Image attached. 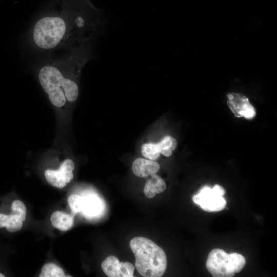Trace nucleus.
<instances>
[{
	"label": "nucleus",
	"instance_id": "1",
	"mask_svg": "<svg viewBox=\"0 0 277 277\" xmlns=\"http://www.w3.org/2000/svg\"><path fill=\"white\" fill-rule=\"evenodd\" d=\"M106 23L102 11L89 0H71L60 11L41 17L33 27L31 39L42 50L70 49L93 39Z\"/></svg>",
	"mask_w": 277,
	"mask_h": 277
},
{
	"label": "nucleus",
	"instance_id": "2",
	"mask_svg": "<svg viewBox=\"0 0 277 277\" xmlns=\"http://www.w3.org/2000/svg\"><path fill=\"white\" fill-rule=\"evenodd\" d=\"M91 41L70 49L66 56L49 61L38 73L39 83L55 107L75 102L78 96L77 80L82 69L91 57Z\"/></svg>",
	"mask_w": 277,
	"mask_h": 277
},
{
	"label": "nucleus",
	"instance_id": "3",
	"mask_svg": "<svg viewBox=\"0 0 277 277\" xmlns=\"http://www.w3.org/2000/svg\"><path fill=\"white\" fill-rule=\"evenodd\" d=\"M130 247L135 258V267L145 277H160L167 265L164 250L148 238L135 237L130 242Z\"/></svg>",
	"mask_w": 277,
	"mask_h": 277
},
{
	"label": "nucleus",
	"instance_id": "4",
	"mask_svg": "<svg viewBox=\"0 0 277 277\" xmlns=\"http://www.w3.org/2000/svg\"><path fill=\"white\" fill-rule=\"evenodd\" d=\"M245 264V259L242 254L235 252L228 254L216 248L209 253L206 266L213 276L231 277L240 272Z\"/></svg>",
	"mask_w": 277,
	"mask_h": 277
},
{
	"label": "nucleus",
	"instance_id": "5",
	"mask_svg": "<svg viewBox=\"0 0 277 277\" xmlns=\"http://www.w3.org/2000/svg\"><path fill=\"white\" fill-rule=\"evenodd\" d=\"M225 192L224 188L218 184L213 188L205 186L192 197V200L206 212L220 211L226 207V201L223 197Z\"/></svg>",
	"mask_w": 277,
	"mask_h": 277
},
{
	"label": "nucleus",
	"instance_id": "6",
	"mask_svg": "<svg viewBox=\"0 0 277 277\" xmlns=\"http://www.w3.org/2000/svg\"><path fill=\"white\" fill-rule=\"evenodd\" d=\"M74 164L70 159H66L62 162L57 170L47 169L45 172L46 181L51 185L58 188H64L73 178L72 171Z\"/></svg>",
	"mask_w": 277,
	"mask_h": 277
},
{
	"label": "nucleus",
	"instance_id": "7",
	"mask_svg": "<svg viewBox=\"0 0 277 277\" xmlns=\"http://www.w3.org/2000/svg\"><path fill=\"white\" fill-rule=\"evenodd\" d=\"M227 98L228 106L235 116L251 119L255 116L254 107L243 94L230 93L227 95Z\"/></svg>",
	"mask_w": 277,
	"mask_h": 277
},
{
	"label": "nucleus",
	"instance_id": "8",
	"mask_svg": "<svg viewBox=\"0 0 277 277\" xmlns=\"http://www.w3.org/2000/svg\"><path fill=\"white\" fill-rule=\"evenodd\" d=\"M160 168V166L157 162L142 158L135 159L132 165L133 173L140 177H146L156 174Z\"/></svg>",
	"mask_w": 277,
	"mask_h": 277
},
{
	"label": "nucleus",
	"instance_id": "9",
	"mask_svg": "<svg viewBox=\"0 0 277 277\" xmlns=\"http://www.w3.org/2000/svg\"><path fill=\"white\" fill-rule=\"evenodd\" d=\"M50 220L52 225L61 231H67L73 225V216L60 211L53 212Z\"/></svg>",
	"mask_w": 277,
	"mask_h": 277
},
{
	"label": "nucleus",
	"instance_id": "10",
	"mask_svg": "<svg viewBox=\"0 0 277 277\" xmlns=\"http://www.w3.org/2000/svg\"><path fill=\"white\" fill-rule=\"evenodd\" d=\"M102 209V203L100 199L93 195L87 196L83 198L82 210L88 216H95Z\"/></svg>",
	"mask_w": 277,
	"mask_h": 277
},
{
	"label": "nucleus",
	"instance_id": "11",
	"mask_svg": "<svg viewBox=\"0 0 277 277\" xmlns=\"http://www.w3.org/2000/svg\"><path fill=\"white\" fill-rule=\"evenodd\" d=\"M121 262L113 255L107 257L101 264L102 270L109 277H119V269Z\"/></svg>",
	"mask_w": 277,
	"mask_h": 277
},
{
	"label": "nucleus",
	"instance_id": "12",
	"mask_svg": "<svg viewBox=\"0 0 277 277\" xmlns=\"http://www.w3.org/2000/svg\"><path fill=\"white\" fill-rule=\"evenodd\" d=\"M157 145L161 154L169 157L172 154V151L176 148L177 142L172 136H166Z\"/></svg>",
	"mask_w": 277,
	"mask_h": 277
},
{
	"label": "nucleus",
	"instance_id": "13",
	"mask_svg": "<svg viewBox=\"0 0 277 277\" xmlns=\"http://www.w3.org/2000/svg\"><path fill=\"white\" fill-rule=\"evenodd\" d=\"M40 277H63L65 274L63 270L53 263H47L42 268Z\"/></svg>",
	"mask_w": 277,
	"mask_h": 277
},
{
	"label": "nucleus",
	"instance_id": "14",
	"mask_svg": "<svg viewBox=\"0 0 277 277\" xmlns=\"http://www.w3.org/2000/svg\"><path fill=\"white\" fill-rule=\"evenodd\" d=\"M141 151L142 155L150 160H157L161 154L157 144H145L142 146Z\"/></svg>",
	"mask_w": 277,
	"mask_h": 277
},
{
	"label": "nucleus",
	"instance_id": "15",
	"mask_svg": "<svg viewBox=\"0 0 277 277\" xmlns=\"http://www.w3.org/2000/svg\"><path fill=\"white\" fill-rule=\"evenodd\" d=\"M68 203L71 212L76 214L82 210L83 198L77 194H72L68 197Z\"/></svg>",
	"mask_w": 277,
	"mask_h": 277
},
{
	"label": "nucleus",
	"instance_id": "16",
	"mask_svg": "<svg viewBox=\"0 0 277 277\" xmlns=\"http://www.w3.org/2000/svg\"><path fill=\"white\" fill-rule=\"evenodd\" d=\"M12 212L11 214L18 217L22 221L25 220L26 208L24 204L21 201H13L11 206Z\"/></svg>",
	"mask_w": 277,
	"mask_h": 277
},
{
	"label": "nucleus",
	"instance_id": "17",
	"mask_svg": "<svg viewBox=\"0 0 277 277\" xmlns=\"http://www.w3.org/2000/svg\"><path fill=\"white\" fill-rule=\"evenodd\" d=\"M23 221L18 217L12 214L9 215L6 225L7 230L10 232L19 230L23 227Z\"/></svg>",
	"mask_w": 277,
	"mask_h": 277
},
{
	"label": "nucleus",
	"instance_id": "18",
	"mask_svg": "<svg viewBox=\"0 0 277 277\" xmlns=\"http://www.w3.org/2000/svg\"><path fill=\"white\" fill-rule=\"evenodd\" d=\"M149 179L156 194H159L163 192L166 188V185L165 181L156 174H153Z\"/></svg>",
	"mask_w": 277,
	"mask_h": 277
},
{
	"label": "nucleus",
	"instance_id": "19",
	"mask_svg": "<svg viewBox=\"0 0 277 277\" xmlns=\"http://www.w3.org/2000/svg\"><path fill=\"white\" fill-rule=\"evenodd\" d=\"M134 266L129 262H121L119 269V277H132Z\"/></svg>",
	"mask_w": 277,
	"mask_h": 277
},
{
	"label": "nucleus",
	"instance_id": "20",
	"mask_svg": "<svg viewBox=\"0 0 277 277\" xmlns=\"http://www.w3.org/2000/svg\"><path fill=\"white\" fill-rule=\"evenodd\" d=\"M144 193L145 196L149 199L154 197L156 194L154 189L149 180L147 181L145 184L144 188Z\"/></svg>",
	"mask_w": 277,
	"mask_h": 277
},
{
	"label": "nucleus",
	"instance_id": "21",
	"mask_svg": "<svg viewBox=\"0 0 277 277\" xmlns=\"http://www.w3.org/2000/svg\"><path fill=\"white\" fill-rule=\"evenodd\" d=\"M9 215L0 213V228L6 226Z\"/></svg>",
	"mask_w": 277,
	"mask_h": 277
},
{
	"label": "nucleus",
	"instance_id": "22",
	"mask_svg": "<svg viewBox=\"0 0 277 277\" xmlns=\"http://www.w3.org/2000/svg\"><path fill=\"white\" fill-rule=\"evenodd\" d=\"M0 277H4V275L0 273Z\"/></svg>",
	"mask_w": 277,
	"mask_h": 277
}]
</instances>
